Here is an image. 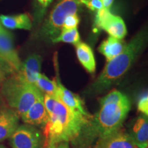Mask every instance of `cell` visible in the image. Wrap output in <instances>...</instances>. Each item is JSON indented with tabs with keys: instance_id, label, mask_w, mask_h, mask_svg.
<instances>
[{
	"instance_id": "14",
	"label": "cell",
	"mask_w": 148,
	"mask_h": 148,
	"mask_svg": "<svg viewBox=\"0 0 148 148\" xmlns=\"http://www.w3.org/2000/svg\"><path fill=\"white\" fill-rule=\"evenodd\" d=\"M128 133L138 148L148 146V119L147 116L140 114L133 121Z\"/></svg>"
},
{
	"instance_id": "20",
	"label": "cell",
	"mask_w": 148,
	"mask_h": 148,
	"mask_svg": "<svg viewBox=\"0 0 148 148\" xmlns=\"http://www.w3.org/2000/svg\"><path fill=\"white\" fill-rule=\"evenodd\" d=\"M53 0H36V10H35V20L37 23L42 21L47 10Z\"/></svg>"
},
{
	"instance_id": "6",
	"label": "cell",
	"mask_w": 148,
	"mask_h": 148,
	"mask_svg": "<svg viewBox=\"0 0 148 148\" xmlns=\"http://www.w3.org/2000/svg\"><path fill=\"white\" fill-rule=\"evenodd\" d=\"M12 148H46V138L43 132L33 125L19 124L8 138Z\"/></svg>"
},
{
	"instance_id": "17",
	"label": "cell",
	"mask_w": 148,
	"mask_h": 148,
	"mask_svg": "<svg viewBox=\"0 0 148 148\" xmlns=\"http://www.w3.org/2000/svg\"><path fill=\"white\" fill-rule=\"evenodd\" d=\"M0 22L8 29H22L29 30L32 27V20L27 13L17 15H1Z\"/></svg>"
},
{
	"instance_id": "10",
	"label": "cell",
	"mask_w": 148,
	"mask_h": 148,
	"mask_svg": "<svg viewBox=\"0 0 148 148\" xmlns=\"http://www.w3.org/2000/svg\"><path fill=\"white\" fill-rule=\"evenodd\" d=\"M92 148H138V147L128 132L121 127L97 139Z\"/></svg>"
},
{
	"instance_id": "30",
	"label": "cell",
	"mask_w": 148,
	"mask_h": 148,
	"mask_svg": "<svg viewBox=\"0 0 148 148\" xmlns=\"http://www.w3.org/2000/svg\"><path fill=\"white\" fill-rule=\"evenodd\" d=\"M0 148H7V147L3 145H2V144H0Z\"/></svg>"
},
{
	"instance_id": "5",
	"label": "cell",
	"mask_w": 148,
	"mask_h": 148,
	"mask_svg": "<svg viewBox=\"0 0 148 148\" xmlns=\"http://www.w3.org/2000/svg\"><path fill=\"white\" fill-rule=\"evenodd\" d=\"M83 6L82 0H58L38 32L40 40L52 41L60 34L66 16L77 14Z\"/></svg>"
},
{
	"instance_id": "4",
	"label": "cell",
	"mask_w": 148,
	"mask_h": 148,
	"mask_svg": "<svg viewBox=\"0 0 148 148\" xmlns=\"http://www.w3.org/2000/svg\"><path fill=\"white\" fill-rule=\"evenodd\" d=\"M0 95L7 106L20 116L26 112L43 94L34 84L25 82L14 73L3 82L0 87Z\"/></svg>"
},
{
	"instance_id": "13",
	"label": "cell",
	"mask_w": 148,
	"mask_h": 148,
	"mask_svg": "<svg viewBox=\"0 0 148 148\" xmlns=\"http://www.w3.org/2000/svg\"><path fill=\"white\" fill-rule=\"evenodd\" d=\"M42 58L37 53H32L27 56L22 63L21 69L16 74L25 82L34 84L39 74L41 73Z\"/></svg>"
},
{
	"instance_id": "29",
	"label": "cell",
	"mask_w": 148,
	"mask_h": 148,
	"mask_svg": "<svg viewBox=\"0 0 148 148\" xmlns=\"http://www.w3.org/2000/svg\"><path fill=\"white\" fill-rule=\"evenodd\" d=\"M3 105V99L1 98V95H0V108L2 107V106Z\"/></svg>"
},
{
	"instance_id": "19",
	"label": "cell",
	"mask_w": 148,
	"mask_h": 148,
	"mask_svg": "<svg viewBox=\"0 0 148 148\" xmlns=\"http://www.w3.org/2000/svg\"><path fill=\"white\" fill-rule=\"evenodd\" d=\"M80 42V36L77 28L71 29H62L60 34L51 42L58 43V42H65L75 45Z\"/></svg>"
},
{
	"instance_id": "9",
	"label": "cell",
	"mask_w": 148,
	"mask_h": 148,
	"mask_svg": "<svg viewBox=\"0 0 148 148\" xmlns=\"http://www.w3.org/2000/svg\"><path fill=\"white\" fill-rule=\"evenodd\" d=\"M0 58L6 62L16 73L21 69L22 62L14 47L13 36L1 25L0 26Z\"/></svg>"
},
{
	"instance_id": "16",
	"label": "cell",
	"mask_w": 148,
	"mask_h": 148,
	"mask_svg": "<svg viewBox=\"0 0 148 148\" xmlns=\"http://www.w3.org/2000/svg\"><path fill=\"white\" fill-rule=\"evenodd\" d=\"M75 47L77 58L81 65L88 73H95L96 62L91 47L88 44L81 41L75 45Z\"/></svg>"
},
{
	"instance_id": "25",
	"label": "cell",
	"mask_w": 148,
	"mask_h": 148,
	"mask_svg": "<svg viewBox=\"0 0 148 148\" xmlns=\"http://www.w3.org/2000/svg\"><path fill=\"white\" fill-rule=\"evenodd\" d=\"M82 3L91 11L97 12V10L103 8L102 0H82Z\"/></svg>"
},
{
	"instance_id": "8",
	"label": "cell",
	"mask_w": 148,
	"mask_h": 148,
	"mask_svg": "<svg viewBox=\"0 0 148 148\" xmlns=\"http://www.w3.org/2000/svg\"><path fill=\"white\" fill-rule=\"evenodd\" d=\"M53 65H54L56 76L54 80L56 83L58 88V97L57 98L66 106L74 111H77L83 115L86 116H90V114L85 106L84 101L83 99L76 93H74L71 90L67 89L63 84H62L59 73V66L58 61V56L55 53L53 57Z\"/></svg>"
},
{
	"instance_id": "2",
	"label": "cell",
	"mask_w": 148,
	"mask_h": 148,
	"mask_svg": "<svg viewBox=\"0 0 148 148\" xmlns=\"http://www.w3.org/2000/svg\"><path fill=\"white\" fill-rule=\"evenodd\" d=\"M147 42V31L144 27L127 42L123 51L112 60L107 61L100 74L85 89L84 95L88 97L101 95L116 84L140 56Z\"/></svg>"
},
{
	"instance_id": "32",
	"label": "cell",
	"mask_w": 148,
	"mask_h": 148,
	"mask_svg": "<svg viewBox=\"0 0 148 148\" xmlns=\"http://www.w3.org/2000/svg\"><path fill=\"white\" fill-rule=\"evenodd\" d=\"M1 22H0V26H1Z\"/></svg>"
},
{
	"instance_id": "23",
	"label": "cell",
	"mask_w": 148,
	"mask_h": 148,
	"mask_svg": "<svg viewBox=\"0 0 148 148\" xmlns=\"http://www.w3.org/2000/svg\"><path fill=\"white\" fill-rule=\"evenodd\" d=\"M79 23V17L78 14H71L64 18L62 29H71L77 28ZM62 30V29H61Z\"/></svg>"
},
{
	"instance_id": "15",
	"label": "cell",
	"mask_w": 148,
	"mask_h": 148,
	"mask_svg": "<svg viewBox=\"0 0 148 148\" xmlns=\"http://www.w3.org/2000/svg\"><path fill=\"white\" fill-rule=\"evenodd\" d=\"M126 45V42L123 39H119L109 36L106 39L101 42L97 49L106 58L107 62L119 55L124 50Z\"/></svg>"
},
{
	"instance_id": "28",
	"label": "cell",
	"mask_w": 148,
	"mask_h": 148,
	"mask_svg": "<svg viewBox=\"0 0 148 148\" xmlns=\"http://www.w3.org/2000/svg\"><path fill=\"white\" fill-rule=\"evenodd\" d=\"M56 145H53V144H49V145H47L46 148H56Z\"/></svg>"
},
{
	"instance_id": "7",
	"label": "cell",
	"mask_w": 148,
	"mask_h": 148,
	"mask_svg": "<svg viewBox=\"0 0 148 148\" xmlns=\"http://www.w3.org/2000/svg\"><path fill=\"white\" fill-rule=\"evenodd\" d=\"M94 27L97 29H103L109 36L119 39H123L127 33L123 18L111 13L110 10L104 8L96 12Z\"/></svg>"
},
{
	"instance_id": "11",
	"label": "cell",
	"mask_w": 148,
	"mask_h": 148,
	"mask_svg": "<svg viewBox=\"0 0 148 148\" xmlns=\"http://www.w3.org/2000/svg\"><path fill=\"white\" fill-rule=\"evenodd\" d=\"M20 117L23 123L33 125L43 130L49 119L44 105L43 97L35 101Z\"/></svg>"
},
{
	"instance_id": "18",
	"label": "cell",
	"mask_w": 148,
	"mask_h": 148,
	"mask_svg": "<svg viewBox=\"0 0 148 148\" xmlns=\"http://www.w3.org/2000/svg\"><path fill=\"white\" fill-rule=\"evenodd\" d=\"M34 85L43 95L47 94L56 97H58V88L55 80H51L45 74L42 73L39 74Z\"/></svg>"
},
{
	"instance_id": "12",
	"label": "cell",
	"mask_w": 148,
	"mask_h": 148,
	"mask_svg": "<svg viewBox=\"0 0 148 148\" xmlns=\"http://www.w3.org/2000/svg\"><path fill=\"white\" fill-rule=\"evenodd\" d=\"M20 119L18 112L8 106L3 105L0 108V143L13 134L20 124Z\"/></svg>"
},
{
	"instance_id": "22",
	"label": "cell",
	"mask_w": 148,
	"mask_h": 148,
	"mask_svg": "<svg viewBox=\"0 0 148 148\" xmlns=\"http://www.w3.org/2000/svg\"><path fill=\"white\" fill-rule=\"evenodd\" d=\"M136 106L138 111L141 114L148 115V94L147 91L143 92L138 98Z\"/></svg>"
},
{
	"instance_id": "3",
	"label": "cell",
	"mask_w": 148,
	"mask_h": 148,
	"mask_svg": "<svg viewBox=\"0 0 148 148\" xmlns=\"http://www.w3.org/2000/svg\"><path fill=\"white\" fill-rule=\"evenodd\" d=\"M90 116L71 110L58 99L43 130L47 145L71 143L78 136Z\"/></svg>"
},
{
	"instance_id": "27",
	"label": "cell",
	"mask_w": 148,
	"mask_h": 148,
	"mask_svg": "<svg viewBox=\"0 0 148 148\" xmlns=\"http://www.w3.org/2000/svg\"><path fill=\"white\" fill-rule=\"evenodd\" d=\"M56 148H70L68 143H61L56 145Z\"/></svg>"
},
{
	"instance_id": "21",
	"label": "cell",
	"mask_w": 148,
	"mask_h": 148,
	"mask_svg": "<svg viewBox=\"0 0 148 148\" xmlns=\"http://www.w3.org/2000/svg\"><path fill=\"white\" fill-rule=\"evenodd\" d=\"M14 73L16 72L8 63L0 58V87L5 79Z\"/></svg>"
},
{
	"instance_id": "26",
	"label": "cell",
	"mask_w": 148,
	"mask_h": 148,
	"mask_svg": "<svg viewBox=\"0 0 148 148\" xmlns=\"http://www.w3.org/2000/svg\"><path fill=\"white\" fill-rule=\"evenodd\" d=\"M114 1V0H102L103 8L106 9V10H110V8Z\"/></svg>"
},
{
	"instance_id": "24",
	"label": "cell",
	"mask_w": 148,
	"mask_h": 148,
	"mask_svg": "<svg viewBox=\"0 0 148 148\" xmlns=\"http://www.w3.org/2000/svg\"><path fill=\"white\" fill-rule=\"evenodd\" d=\"M58 98L53 97V96L47 95L45 94L43 95V101L44 105H45V109L47 110V112L49 116L51 115L53 112V108H54L56 102Z\"/></svg>"
},
{
	"instance_id": "31",
	"label": "cell",
	"mask_w": 148,
	"mask_h": 148,
	"mask_svg": "<svg viewBox=\"0 0 148 148\" xmlns=\"http://www.w3.org/2000/svg\"><path fill=\"white\" fill-rule=\"evenodd\" d=\"M143 148H148V146H147V147H143Z\"/></svg>"
},
{
	"instance_id": "1",
	"label": "cell",
	"mask_w": 148,
	"mask_h": 148,
	"mask_svg": "<svg viewBox=\"0 0 148 148\" xmlns=\"http://www.w3.org/2000/svg\"><path fill=\"white\" fill-rule=\"evenodd\" d=\"M99 108L71 143L73 148H92L99 138L123 127L131 109L129 97L115 88L99 98Z\"/></svg>"
}]
</instances>
